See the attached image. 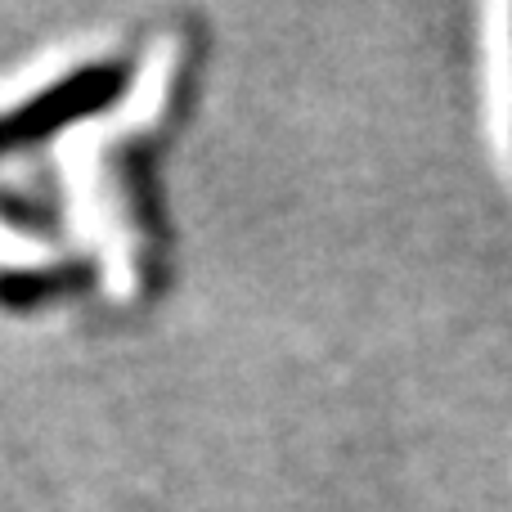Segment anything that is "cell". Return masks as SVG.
I'll return each mask as SVG.
<instances>
[{
    "label": "cell",
    "instance_id": "cell-2",
    "mask_svg": "<svg viewBox=\"0 0 512 512\" xmlns=\"http://www.w3.org/2000/svg\"><path fill=\"white\" fill-rule=\"evenodd\" d=\"M508 68H512V14H508Z\"/></svg>",
    "mask_w": 512,
    "mask_h": 512
},
{
    "label": "cell",
    "instance_id": "cell-1",
    "mask_svg": "<svg viewBox=\"0 0 512 512\" xmlns=\"http://www.w3.org/2000/svg\"><path fill=\"white\" fill-rule=\"evenodd\" d=\"M126 86V68L117 63H99V68L72 72L68 81H59L54 90H41L36 99H27L23 108L0 117V153H9L14 144H32L41 135L59 131V126L77 122L86 113H99L104 104H113Z\"/></svg>",
    "mask_w": 512,
    "mask_h": 512
}]
</instances>
